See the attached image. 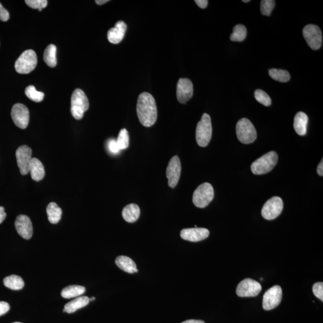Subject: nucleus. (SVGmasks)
Wrapping results in <instances>:
<instances>
[{
  "label": "nucleus",
  "instance_id": "nucleus-1",
  "mask_svg": "<svg viewBox=\"0 0 323 323\" xmlns=\"http://www.w3.org/2000/svg\"><path fill=\"white\" fill-rule=\"evenodd\" d=\"M137 114L140 123L145 127L153 126L157 121L155 99L148 92H143L138 98Z\"/></svg>",
  "mask_w": 323,
  "mask_h": 323
},
{
  "label": "nucleus",
  "instance_id": "nucleus-2",
  "mask_svg": "<svg viewBox=\"0 0 323 323\" xmlns=\"http://www.w3.org/2000/svg\"><path fill=\"white\" fill-rule=\"evenodd\" d=\"M278 160V154L275 151L268 152L252 163L251 172L255 175L265 174L273 170Z\"/></svg>",
  "mask_w": 323,
  "mask_h": 323
},
{
  "label": "nucleus",
  "instance_id": "nucleus-3",
  "mask_svg": "<svg viewBox=\"0 0 323 323\" xmlns=\"http://www.w3.org/2000/svg\"><path fill=\"white\" fill-rule=\"evenodd\" d=\"M212 132L210 116L204 113L197 126L196 140L198 145L202 148L207 146L212 137Z\"/></svg>",
  "mask_w": 323,
  "mask_h": 323
},
{
  "label": "nucleus",
  "instance_id": "nucleus-4",
  "mask_svg": "<svg viewBox=\"0 0 323 323\" xmlns=\"http://www.w3.org/2000/svg\"><path fill=\"white\" fill-rule=\"evenodd\" d=\"M89 102L85 92L80 89L73 92L71 99V112L77 120L82 119L84 113L88 110Z\"/></svg>",
  "mask_w": 323,
  "mask_h": 323
},
{
  "label": "nucleus",
  "instance_id": "nucleus-5",
  "mask_svg": "<svg viewBox=\"0 0 323 323\" xmlns=\"http://www.w3.org/2000/svg\"><path fill=\"white\" fill-rule=\"evenodd\" d=\"M37 64V56L33 50L24 51L15 62L16 72L22 75L29 74L36 69Z\"/></svg>",
  "mask_w": 323,
  "mask_h": 323
},
{
  "label": "nucleus",
  "instance_id": "nucleus-6",
  "mask_svg": "<svg viewBox=\"0 0 323 323\" xmlns=\"http://www.w3.org/2000/svg\"><path fill=\"white\" fill-rule=\"evenodd\" d=\"M236 132L239 141L245 145L253 143L256 140V130L248 119L243 118L238 122Z\"/></svg>",
  "mask_w": 323,
  "mask_h": 323
},
{
  "label": "nucleus",
  "instance_id": "nucleus-7",
  "mask_svg": "<svg viewBox=\"0 0 323 323\" xmlns=\"http://www.w3.org/2000/svg\"><path fill=\"white\" fill-rule=\"evenodd\" d=\"M214 197V189L211 184H200L193 195V202L197 207L203 208L210 204Z\"/></svg>",
  "mask_w": 323,
  "mask_h": 323
},
{
  "label": "nucleus",
  "instance_id": "nucleus-8",
  "mask_svg": "<svg viewBox=\"0 0 323 323\" xmlns=\"http://www.w3.org/2000/svg\"><path fill=\"white\" fill-rule=\"evenodd\" d=\"M303 35L312 50H317L322 47V32L318 26L313 24L305 26L303 29Z\"/></svg>",
  "mask_w": 323,
  "mask_h": 323
},
{
  "label": "nucleus",
  "instance_id": "nucleus-9",
  "mask_svg": "<svg viewBox=\"0 0 323 323\" xmlns=\"http://www.w3.org/2000/svg\"><path fill=\"white\" fill-rule=\"evenodd\" d=\"M283 210V200L278 197H274L269 199L263 205L262 216L263 218L271 221L280 215Z\"/></svg>",
  "mask_w": 323,
  "mask_h": 323
},
{
  "label": "nucleus",
  "instance_id": "nucleus-10",
  "mask_svg": "<svg viewBox=\"0 0 323 323\" xmlns=\"http://www.w3.org/2000/svg\"><path fill=\"white\" fill-rule=\"evenodd\" d=\"M283 297L281 287L274 286L265 292L263 298V308L266 311L272 310L277 307Z\"/></svg>",
  "mask_w": 323,
  "mask_h": 323
},
{
  "label": "nucleus",
  "instance_id": "nucleus-11",
  "mask_svg": "<svg viewBox=\"0 0 323 323\" xmlns=\"http://www.w3.org/2000/svg\"><path fill=\"white\" fill-rule=\"evenodd\" d=\"M262 290L261 285L254 279H244L238 285L237 294L242 298L256 297Z\"/></svg>",
  "mask_w": 323,
  "mask_h": 323
},
{
  "label": "nucleus",
  "instance_id": "nucleus-12",
  "mask_svg": "<svg viewBox=\"0 0 323 323\" xmlns=\"http://www.w3.org/2000/svg\"><path fill=\"white\" fill-rule=\"evenodd\" d=\"M11 116L15 124L21 129H25L29 121V111L25 105L18 103L13 105Z\"/></svg>",
  "mask_w": 323,
  "mask_h": 323
},
{
  "label": "nucleus",
  "instance_id": "nucleus-13",
  "mask_svg": "<svg viewBox=\"0 0 323 323\" xmlns=\"http://www.w3.org/2000/svg\"><path fill=\"white\" fill-rule=\"evenodd\" d=\"M16 157L21 174H28L29 173V165L32 159L31 149L27 146H20L16 150Z\"/></svg>",
  "mask_w": 323,
  "mask_h": 323
},
{
  "label": "nucleus",
  "instance_id": "nucleus-14",
  "mask_svg": "<svg viewBox=\"0 0 323 323\" xmlns=\"http://www.w3.org/2000/svg\"><path fill=\"white\" fill-rule=\"evenodd\" d=\"M181 172L180 160L177 156L172 157L170 160L166 171L167 177L168 179V185L174 188L177 185Z\"/></svg>",
  "mask_w": 323,
  "mask_h": 323
},
{
  "label": "nucleus",
  "instance_id": "nucleus-15",
  "mask_svg": "<svg viewBox=\"0 0 323 323\" xmlns=\"http://www.w3.org/2000/svg\"><path fill=\"white\" fill-rule=\"evenodd\" d=\"M194 94V86L188 78H181L177 85V98L179 102L184 104L188 101Z\"/></svg>",
  "mask_w": 323,
  "mask_h": 323
},
{
  "label": "nucleus",
  "instance_id": "nucleus-16",
  "mask_svg": "<svg viewBox=\"0 0 323 323\" xmlns=\"http://www.w3.org/2000/svg\"><path fill=\"white\" fill-rule=\"evenodd\" d=\"M15 227L19 235L25 240L31 239L33 233V227L30 219L25 215H20L16 217Z\"/></svg>",
  "mask_w": 323,
  "mask_h": 323
},
{
  "label": "nucleus",
  "instance_id": "nucleus-17",
  "mask_svg": "<svg viewBox=\"0 0 323 323\" xmlns=\"http://www.w3.org/2000/svg\"><path fill=\"white\" fill-rule=\"evenodd\" d=\"M210 235V232L205 228H188L181 230L180 236L184 240L191 242H199L205 240Z\"/></svg>",
  "mask_w": 323,
  "mask_h": 323
},
{
  "label": "nucleus",
  "instance_id": "nucleus-18",
  "mask_svg": "<svg viewBox=\"0 0 323 323\" xmlns=\"http://www.w3.org/2000/svg\"><path fill=\"white\" fill-rule=\"evenodd\" d=\"M127 29V25L124 21H119L114 28L108 31V41L113 44H118L123 40Z\"/></svg>",
  "mask_w": 323,
  "mask_h": 323
},
{
  "label": "nucleus",
  "instance_id": "nucleus-19",
  "mask_svg": "<svg viewBox=\"0 0 323 323\" xmlns=\"http://www.w3.org/2000/svg\"><path fill=\"white\" fill-rule=\"evenodd\" d=\"M29 173L31 174L32 180L36 181L42 180L45 175L44 165L40 160L32 158L29 165Z\"/></svg>",
  "mask_w": 323,
  "mask_h": 323
},
{
  "label": "nucleus",
  "instance_id": "nucleus-20",
  "mask_svg": "<svg viewBox=\"0 0 323 323\" xmlns=\"http://www.w3.org/2000/svg\"><path fill=\"white\" fill-rule=\"evenodd\" d=\"M308 122V117L305 113L300 111L296 115L293 126H294L296 132L298 135L303 136L306 134Z\"/></svg>",
  "mask_w": 323,
  "mask_h": 323
},
{
  "label": "nucleus",
  "instance_id": "nucleus-21",
  "mask_svg": "<svg viewBox=\"0 0 323 323\" xmlns=\"http://www.w3.org/2000/svg\"><path fill=\"white\" fill-rule=\"evenodd\" d=\"M116 264L124 272L133 273H138L137 265L131 258L124 256H121L116 258Z\"/></svg>",
  "mask_w": 323,
  "mask_h": 323
},
{
  "label": "nucleus",
  "instance_id": "nucleus-22",
  "mask_svg": "<svg viewBox=\"0 0 323 323\" xmlns=\"http://www.w3.org/2000/svg\"><path fill=\"white\" fill-rule=\"evenodd\" d=\"M140 215V209L137 204L131 203L126 206L122 211V217L124 221L128 223H134L137 221Z\"/></svg>",
  "mask_w": 323,
  "mask_h": 323
},
{
  "label": "nucleus",
  "instance_id": "nucleus-23",
  "mask_svg": "<svg viewBox=\"0 0 323 323\" xmlns=\"http://www.w3.org/2000/svg\"><path fill=\"white\" fill-rule=\"evenodd\" d=\"M89 301L90 300L88 297H77L65 305L64 311L69 314L75 313L78 309L85 307L88 305Z\"/></svg>",
  "mask_w": 323,
  "mask_h": 323
},
{
  "label": "nucleus",
  "instance_id": "nucleus-24",
  "mask_svg": "<svg viewBox=\"0 0 323 323\" xmlns=\"http://www.w3.org/2000/svg\"><path fill=\"white\" fill-rule=\"evenodd\" d=\"M47 214L49 221L51 224H56L60 221L62 216V210L55 202H51L47 207Z\"/></svg>",
  "mask_w": 323,
  "mask_h": 323
},
{
  "label": "nucleus",
  "instance_id": "nucleus-25",
  "mask_svg": "<svg viewBox=\"0 0 323 323\" xmlns=\"http://www.w3.org/2000/svg\"><path fill=\"white\" fill-rule=\"evenodd\" d=\"M85 291V288L83 286H70L62 290L61 296L66 298H77L83 295Z\"/></svg>",
  "mask_w": 323,
  "mask_h": 323
},
{
  "label": "nucleus",
  "instance_id": "nucleus-26",
  "mask_svg": "<svg viewBox=\"0 0 323 323\" xmlns=\"http://www.w3.org/2000/svg\"><path fill=\"white\" fill-rule=\"evenodd\" d=\"M4 286L10 289L19 290L23 289L24 281L20 276L12 275L4 279Z\"/></svg>",
  "mask_w": 323,
  "mask_h": 323
},
{
  "label": "nucleus",
  "instance_id": "nucleus-27",
  "mask_svg": "<svg viewBox=\"0 0 323 323\" xmlns=\"http://www.w3.org/2000/svg\"><path fill=\"white\" fill-rule=\"evenodd\" d=\"M56 47L54 45H50L46 48L43 58L46 64L50 67H55L57 64Z\"/></svg>",
  "mask_w": 323,
  "mask_h": 323
},
{
  "label": "nucleus",
  "instance_id": "nucleus-28",
  "mask_svg": "<svg viewBox=\"0 0 323 323\" xmlns=\"http://www.w3.org/2000/svg\"><path fill=\"white\" fill-rule=\"evenodd\" d=\"M247 32H247L246 26L241 24H238L233 28L230 39L232 42H243L246 38Z\"/></svg>",
  "mask_w": 323,
  "mask_h": 323
},
{
  "label": "nucleus",
  "instance_id": "nucleus-29",
  "mask_svg": "<svg viewBox=\"0 0 323 323\" xmlns=\"http://www.w3.org/2000/svg\"><path fill=\"white\" fill-rule=\"evenodd\" d=\"M269 74L273 80L279 81V82H287L290 79V73L286 70L271 69L269 71Z\"/></svg>",
  "mask_w": 323,
  "mask_h": 323
},
{
  "label": "nucleus",
  "instance_id": "nucleus-30",
  "mask_svg": "<svg viewBox=\"0 0 323 323\" xmlns=\"http://www.w3.org/2000/svg\"><path fill=\"white\" fill-rule=\"evenodd\" d=\"M25 95L29 99L34 102H40L44 99L45 94L36 90L34 86H29L25 89Z\"/></svg>",
  "mask_w": 323,
  "mask_h": 323
},
{
  "label": "nucleus",
  "instance_id": "nucleus-31",
  "mask_svg": "<svg viewBox=\"0 0 323 323\" xmlns=\"http://www.w3.org/2000/svg\"><path fill=\"white\" fill-rule=\"evenodd\" d=\"M116 142L120 150H124L128 148L129 138L128 132L126 129H122L119 132Z\"/></svg>",
  "mask_w": 323,
  "mask_h": 323
},
{
  "label": "nucleus",
  "instance_id": "nucleus-32",
  "mask_svg": "<svg viewBox=\"0 0 323 323\" xmlns=\"http://www.w3.org/2000/svg\"><path fill=\"white\" fill-rule=\"evenodd\" d=\"M254 97L258 102L265 106H270L272 102L270 97L265 91L260 89H257L254 92Z\"/></svg>",
  "mask_w": 323,
  "mask_h": 323
},
{
  "label": "nucleus",
  "instance_id": "nucleus-33",
  "mask_svg": "<svg viewBox=\"0 0 323 323\" xmlns=\"http://www.w3.org/2000/svg\"><path fill=\"white\" fill-rule=\"evenodd\" d=\"M275 5L274 0H262L260 3V10L263 15L270 16Z\"/></svg>",
  "mask_w": 323,
  "mask_h": 323
},
{
  "label": "nucleus",
  "instance_id": "nucleus-34",
  "mask_svg": "<svg viewBox=\"0 0 323 323\" xmlns=\"http://www.w3.org/2000/svg\"><path fill=\"white\" fill-rule=\"evenodd\" d=\"M25 2L32 9H38L40 12L47 7L48 4L47 0H26Z\"/></svg>",
  "mask_w": 323,
  "mask_h": 323
},
{
  "label": "nucleus",
  "instance_id": "nucleus-35",
  "mask_svg": "<svg viewBox=\"0 0 323 323\" xmlns=\"http://www.w3.org/2000/svg\"><path fill=\"white\" fill-rule=\"evenodd\" d=\"M314 294L317 298L323 301V283L321 282L314 284L313 287Z\"/></svg>",
  "mask_w": 323,
  "mask_h": 323
},
{
  "label": "nucleus",
  "instance_id": "nucleus-36",
  "mask_svg": "<svg viewBox=\"0 0 323 323\" xmlns=\"http://www.w3.org/2000/svg\"><path fill=\"white\" fill-rule=\"evenodd\" d=\"M108 148L111 153L113 154L118 153L121 150L119 148L118 143H117L116 140L114 139H111L108 141Z\"/></svg>",
  "mask_w": 323,
  "mask_h": 323
},
{
  "label": "nucleus",
  "instance_id": "nucleus-37",
  "mask_svg": "<svg viewBox=\"0 0 323 323\" xmlns=\"http://www.w3.org/2000/svg\"><path fill=\"white\" fill-rule=\"evenodd\" d=\"M10 15L9 12L4 9L0 2V20L3 22H7L9 20Z\"/></svg>",
  "mask_w": 323,
  "mask_h": 323
},
{
  "label": "nucleus",
  "instance_id": "nucleus-38",
  "mask_svg": "<svg viewBox=\"0 0 323 323\" xmlns=\"http://www.w3.org/2000/svg\"><path fill=\"white\" fill-rule=\"evenodd\" d=\"M10 305L9 304L4 302V301H0V316L6 314L9 311Z\"/></svg>",
  "mask_w": 323,
  "mask_h": 323
},
{
  "label": "nucleus",
  "instance_id": "nucleus-39",
  "mask_svg": "<svg viewBox=\"0 0 323 323\" xmlns=\"http://www.w3.org/2000/svg\"><path fill=\"white\" fill-rule=\"evenodd\" d=\"M195 2L201 9H205L207 7L208 3L207 0H196Z\"/></svg>",
  "mask_w": 323,
  "mask_h": 323
},
{
  "label": "nucleus",
  "instance_id": "nucleus-40",
  "mask_svg": "<svg viewBox=\"0 0 323 323\" xmlns=\"http://www.w3.org/2000/svg\"><path fill=\"white\" fill-rule=\"evenodd\" d=\"M6 216L7 214L5 213L4 208L0 207V224L4 221Z\"/></svg>",
  "mask_w": 323,
  "mask_h": 323
},
{
  "label": "nucleus",
  "instance_id": "nucleus-41",
  "mask_svg": "<svg viewBox=\"0 0 323 323\" xmlns=\"http://www.w3.org/2000/svg\"><path fill=\"white\" fill-rule=\"evenodd\" d=\"M317 173L320 176L323 177V160H322V161L320 162L318 167H317Z\"/></svg>",
  "mask_w": 323,
  "mask_h": 323
},
{
  "label": "nucleus",
  "instance_id": "nucleus-42",
  "mask_svg": "<svg viewBox=\"0 0 323 323\" xmlns=\"http://www.w3.org/2000/svg\"><path fill=\"white\" fill-rule=\"evenodd\" d=\"M181 323H205V322L202 321V320H189Z\"/></svg>",
  "mask_w": 323,
  "mask_h": 323
},
{
  "label": "nucleus",
  "instance_id": "nucleus-43",
  "mask_svg": "<svg viewBox=\"0 0 323 323\" xmlns=\"http://www.w3.org/2000/svg\"><path fill=\"white\" fill-rule=\"evenodd\" d=\"M108 1H109L108 0H96V2L97 4L102 5L106 3V2Z\"/></svg>",
  "mask_w": 323,
  "mask_h": 323
},
{
  "label": "nucleus",
  "instance_id": "nucleus-44",
  "mask_svg": "<svg viewBox=\"0 0 323 323\" xmlns=\"http://www.w3.org/2000/svg\"><path fill=\"white\" fill-rule=\"evenodd\" d=\"M95 299H96V298H95L94 297H92V298H89V300H90V301H92V300H94Z\"/></svg>",
  "mask_w": 323,
  "mask_h": 323
},
{
  "label": "nucleus",
  "instance_id": "nucleus-45",
  "mask_svg": "<svg viewBox=\"0 0 323 323\" xmlns=\"http://www.w3.org/2000/svg\"><path fill=\"white\" fill-rule=\"evenodd\" d=\"M243 1L244 2H248L250 1H249V0H243Z\"/></svg>",
  "mask_w": 323,
  "mask_h": 323
},
{
  "label": "nucleus",
  "instance_id": "nucleus-46",
  "mask_svg": "<svg viewBox=\"0 0 323 323\" xmlns=\"http://www.w3.org/2000/svg\"><path fill=\"white\" fill-rule=\"evenodd\" d=\"M20 323V322H15V323Z\"/></svg>",
  "mask_w": 323,
  "mask_h": 323
}]
</instances>
